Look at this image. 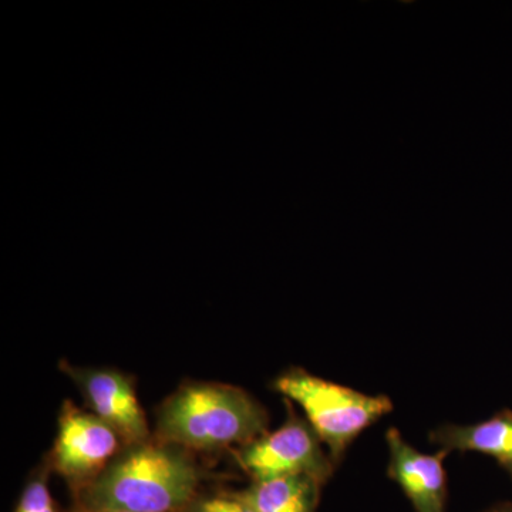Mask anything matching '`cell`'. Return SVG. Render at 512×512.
Wrapping results in <instances>:
<instances>
[{"instance_id":"obj_1","label":"cell","mask_w":512,"mask_h":512,"mask_svg":"<svg viewBox=\"0 0 512 512\" xmlns=\"http://www.w3.org/2000/svg\"><path fill=\"white\" fill-rule=\"evenodd\" d=\"M201 473L190 451L163 440L131 444L76 491L77 511L180 512L195 503Z\"/></svg>"},{"instance_id":"obj_3","label":"cell","mask_w":512,"mask_h":512,"mask_svg":"<svg viewBox=\"0 0 512 512\" xmlns=\"http://www.w3.org/2000/svg\"><path fill=\"white\" fill-rule=\"evenodd\" d=\"M274 389L302 407L306 421L323 446L328 447L335 466L367 427L393 410L392 400L384 394L369 396L356 392L298 367L282 373L275 380Z\"/></svg>"},{"instance_id":"obj_9","label":"cell","mask_w":512,"mask_h":512,"mask_svg":"<svg viewBox=\"0 0 512 512\" xmlns=\"http://www.w3.org/2000/svg\"><path fill=\"white\" fill-rule=\"evenodd\" d=\"M322 485L315 477L298 474L252 481L237 495L255 512H316Z\"/></svg>"},{"instance_id":"obj_11","label":"cell","mask_w":512,"mask_h":512,"mask_svg":"<svg viewBox=\"0 0 512 512\" xmlns=\"http://www.w3.org/2000/svg\"><path fill=\"white\" fill-rule=\"evenodd\" d=\"M188 512H255L237 494L224 497H211L207 500L195 501Z\"/></svg>"},{"instance_id":"obj_14","label":"cell","mask_w":512,"mask_h":512,"mask_svg":"<svg viewBox=\"0 0 512 512\" xmlns=\"http://www.w3.org/2000/svg\"><path fill=\"white\" fill-rule=\"evenodd\" d=\"M76 512H84V511H76ZM93 512H128V511L107 510V511H93Z\"/></svg>"},{"instance_id":"obj_8","label":"cell","mask_w":512,"mask_h":512,"mask_svg":"<svg viewBox=\"0 0 512 512\" xmlns=\"http://www.w3.org/2000/svg\"><path fill=\"white\" fill-rule=\"evenodd\" d=\"M430 441L447 453L474 451L497 458L503 466L512 461V412L503 410L473 426L446 424L431 431Z\"/></svg>"},{"instance_id":"obj_7","label":"cell","mask_w":512,"mask_h":512,"mask_svg":"<svg viewBox=\"0 0 512 512\" xmlns=\"http://www.w3.org/2000/svg\"><path fill=\"white\" fill-rule=\"evenodd\" d=\"M390 451L389 477L399 484L416 512H446L447 483L444 460L447 451L420 453L394 427L386 433Z\"/></svg>"},{"instance_id":"obj_13","label":"cell","mask_w":512,"mask_h":512,"mask_svg":"<svg viewBox=\"0 0 512 512\" xmlns=\"http://www.w3.org/2000/svg\"><path fill=\"white\" fill-rule=\"evenodd\" d=\"M503 467L505 468V471H507V473L510 474V477L512 478V461H511V463L503 464Z\"/></svg>"},{"instance_id":"obj_5","label":"cell","mask_w":512,"mask_h":512,"mask_svg":"<svg viewBox=\"0 0 512 512\" xmlns=\"http://www.w3.org/2000/svg\"><path fill=\"white\" fill-rule=\"evenodd\" d=\"M124 447L117 431L96 414L63 404L52 464L76 491L99 477Z\"/></svg>"},{"instance_id":"obj_10","label":"cell","mask_w":512,"mask_h":512,"mask_svg":"<svg viewBox=\"0 0 512 512\" xmlns=\"http://www.w3.org/2000/svg\"><path fill=\"white\" fill-rule=\"evenodd\" d=\"M16 512H57L55 501L47 487L45 473L37 474L23 491Z\"/></svg>"},{"instance_id":"obj_4","label":"cell","mask_w":512,"mask_h":512,"mask_svg":"<svg viewBox=\"0 0 512 512\" xmlns=\"http://www.w3.org/2000/svg\"><path fill=\"white\" fill-rule=\"evenodd\" d=\"M288 412L284 426L238 448L239 466L254 481L306 474L325 484L335 464L311 424L299 419L291 407Z\"/></svg>"},{"instance_id":"obj_6","label":"cell","mask_w":512,"mask_h":512,"mask_svg":"<svg viewBox=\"0 0 512 512\" xmlns=\"http://www.w3.org/2000/svg\"><path fill=\"white\" fill-rule=\"evenodd\" d=\"M77 384L90 412L96 414L126 446L150 440L146 414L138 403L130 377L110 369H80L62 363Z\"/></svg>"},{"instance_id":"obj_12","label":"cell","mask_w":512,"mask_h":512,"mask_svg":"<svg viewBox=\"0 0 512 512\" xmlns=\"http://www.w3.org/2000/svg\"><path fill=\"white\" fill-rule=\"evenodd\" d=\"M487 512H512V505H500Z\"/></svg>"},{"instance_id":"obj_2","label":"cell","mask_w":512,"mask_h":512,"mask_svg":"<svg viewBox=\"0 0 512 512\" xmlns=\"http://www.w3.org/2000/svg\"><path fill=\"white\" fill-rule=\"evenodd\" d=\"M269 414L251 394L222 383H187L158 412V439L185 450L242 447L268 433Z\"/></svg>"}]
</instances>
